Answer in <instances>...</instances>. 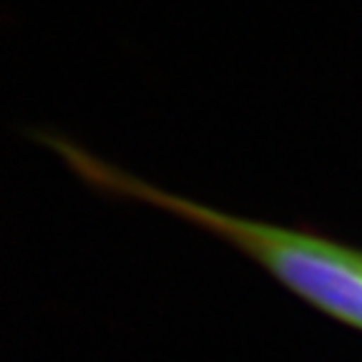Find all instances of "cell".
Returning a JSON list of instances; mask_svg holds the SVG:
<instances>
[{
  "label": "cell",
  "mask_w": 362,
  "mask_h": 362,
  "mask_svg": "<svg viewBox=\"0 0 362 362\" xmlns=\"http://www.w3.org/2000/svg\"><path fill=\"white\" fill-rule=\"evenodd\" d=\"M58 156H63L71 169L86 181L119 194L139 199L158 209L176 214L181 219L202 226L206 232L226 239L249 259L259 262L272 277H277L302 300L327 312L339 322L362 329V252L342 247L315 234L264 224V221L244 219L229 211L211 209L179 194L161 192L148 181L136 179L101 158L90 156L83 148L68 141L53 144Z\"/></svg>",
  "instance_id": "1"
}]
</instances>
